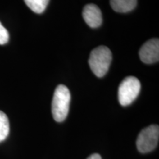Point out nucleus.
<instances>
[{"label":"nucleus","mask_w":159,"mask_h":159,"mask_svg":"<svg viewBox=\"0 0 159 159\" xmlns=\"http://www.w3.org/2000/svg\"><path fill=\"white\" fill-rule=\"evenodd\" d=\"M112 61V53L105 46H99L91 52L89 64L92 72L98 77L106 75Z\"/></svg>","instance_id":"obj_1"},{"label":"nucleus","mask_w":159,"mask_h":159,"mask_svg":"<svg viewBox=\"0 0 159 159\" xmlns=\"http://www.w3.org/2000/svg\"><path fill=\"white\" fill-rule=\"evenodd\" d=\"M70 99L71 94L69 89L64 85H57L52 102V113L56 122H61L66 118Z\"/></svg>","instance_id":"obj_2"},{"label":"nucleus","mask_w":159,"mask_h":159,"mask_svg":"<svg viewBox=\"0 0 159 159\" xmlns=\"http://www.w3.org/2000/svg\"><path fill=\"white\" fill-rule=\"evenodd\" d=\"M141 83L139 79L133 76L127 77L119 87L118 97L121 105L127 106L131 104L140 92Z\"/></svg>","instance_id":"obj_3"},{"label":"nucleus","mask_w":159,"mask_h":159,"mask_svg":"<svg viewBox=\"0 0 159 159\" xmlns=\"http://www.w3.org/2000/svg\"><path fill=\"white\" fill-rule=\"evenodd\" d=\"M159 139V127L150 125L141 131L136 141L137 149L140 152L147 153L156 149Z\"/></svg>","instance_id":"obj_4"},{"label":"nucleus","mask_w":159,"mask_h":159,"mask_svg":"<svg viewBox=\"0 0 159 159\" xmlns=\"http://www.w3.org/2000/svg\"><path fill=\"white\" fill-rule=\"evenodd\" d=\"M139 57L143 63L151 64L159 60V40L152 39L144 43L139 49Z\"/></svg>","instance_id":"obj_5"},{"label":"nucleus","mask_w":159,"mask_h":159,"mask_svg":"<svg viewBox=\"0 0 159 159\" xmlns=\"http://www.w3.org/2000/svg\"><path fill=\"white\" fill-rule=\"evenodd\" d=\"M83 17L85 23L91 28H97L102 25V12L94 4H88L83 10Z\"/></svg>","instance_id":"obj_6"},{"label":"nucleus","mask_w":159,"mask_h":159,"mask_svg":"<svg viewBox=\"0 0 159 159\" xmlns=\"http://www.w3.org/2000/svg\"><path fill=\"white\" fill-rule=\"evenodd\" d=\"M110 5L114 11L128 13L136 7L137 0H110Z\"/></svg>","instance_id":"obj_7"},{"label":"nucleus","mask_w":159,"mask_h":159,"mask_svg":"<svg viewBox=\"0 0 159 159\" xmlns=\"http://www.w3.org/2000/svg\"><path fill=\"white\" fill-rule=\"evenodd\" d=\"M26 5L35 13H42L48 5L49 0H24Z\"/></svg>","instance_id":"obj_8"},{"label":"nucleus","mask_w":159,"mask_h":159,"mask_svg":"<svg viewBox=\"0 0 159 159\" xmlns=\"http://www.w3.org/2000/svg\"><path fill=\"white\" fill-rule=\"evenodd\" d=\"M10 125L7 115L0 111V142L5 140L9 134Z\"/></svg>","instance_id":"obj_9"},{"label":"nucleus","mask_w":159,"mask_h":159,"mask_svg":"<svg viewBox=\"0 0 159 159\" xmlns=\"http://www.w3.org/2000/svg\"><path fill=\"white\" fill-rule=\"evenodd\" d=\"M9 41L8 31L4 27V26L0 22V45L5 44Z\"/></svg>","instance_id":"obj_10"},{"label":"nucleus","mask_w":159,"mask_h":159,"mask_svg":"<svg viewBox=\"0 0 159 159\" xmlns=\"http://www.w3.org/2000/svg\"><path fill=\"white\" fill-rule=\"evenodd\" d=\"M87 159H102L101 156H99V154L95 153V154H92L91 156H90Z\"/></svg>","instance_id":"obj_11"}]
</instances>
